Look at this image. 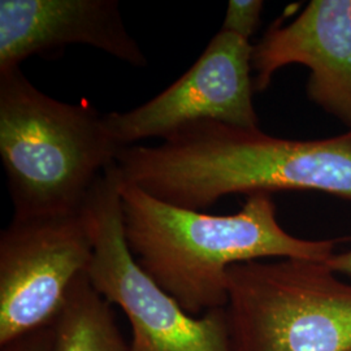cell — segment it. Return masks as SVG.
<instances>
[{
  "label": "cell",
  "mask_w": 351,
  "mask_h": 351,
  "mask_svg": "<svg viewBox=\"0 0 351 351\" xmlns=\"http://www.w3.org/2000/svg\"><path fill=\"white\" fill-rule=\"evenodd\" d=\"M121 181L176 207L201 211L232 194L313 190L351 201V130L284 139L216 121L182 126L159 146L123 147Z\"/></svg>",
  "instance_id": "6da1fadb"
},
{
  "label": "cell",
  "mask_w": 351,
  "mask_h": 351,
  "mask_svg": "<svg viewBox=\"0 0 351 351\" xmlns=\"http://www.w3.org/2000/svg\"><path fill=\"white\" fill-rule=\"evenodd\" d=\"M121 204L136 261L193 316L226 307L232 265L268 258L326 263L337 242L291 236L264 193L249 195L239 213L213 216L168 204L121 181Z\"/></svg>",
  "instance_id": "7a4b0ae2"
},
{
  "label": "cell",
  "mask_w": 351,
  "mask_h": 351,
  "mask_svg": "<svg viewBox=\"0 0 351 351\" xmlns=\"http://www.w3.org/2000/svg\"><path fill=\"white\" fill-rule=\"evenodd\" d=\"M120 150L88 101L53 99L20 68L0 73V158L14 219L81 213Z\"/></svg>",
  "instance_id": "3957f363"
},
{
  "label": "cell",
  "mask_w": 351,
  "mask_h": 351,
  "mask_svg": "<svg viewBox=\"0 0 351 351\" xmlns=\"http://www.w3.org/2000/svg\"><path fill=\"white\" fill-rule=\"evenodd\" d=\"M226 276L230 351H351V285L326 263L259 261Z\"/></svg>",
  "instance_id": "277c9868"
},
{
  "label": "cell",
  "mask_w": 351,
  "mask_h": 351,
  "mask_svg": "<svg viewBox=\"0 0 351 351\" xmlns=\"http://www.w3.org/2000/svg\"><path fill=\"white\" fill-rule=\"evenodd\" d=\"M93 239L90 282L132 326L130 351H230L224 308L188 314L136 261L128 246L116 163L95 182L84 206Z\"/></svg>",
  "instance_id": "5b68a950"
},
{
  "label": "cell",
  "mask_w": 351,
  "mask_h": 351,
  "mask_svg": "<svg viewBox=\"0 0 351 351\" xmlns=\"http://www.w3.org/2000/svg\"><path fill=\"white\" fill-rule=\"evenodd\" d=\"M93 239L82 211L14 219L0 234V346L46 328L88 272Z\"/></svg>",
  "instance_id": "8992f818"
},
{
  "label": "cell",
  "mask_w": 351,
  "mask_h": 351,
  "mask_svg": "<svg viewBox=\"0 0 351 351\" xmlns=\"http://www.w3.org/2000/svg\"><path fill=\"white\" fill-rule=\"evenodd\" d=\"M252 51L250 40L220 30L171 86L137 108L106 114L114 142L123 149L143 139H164L201 121L259 128L252 103Z\"/></svg>",
  "instance_id": "52a82bcc"
},
{
  "label": "cell",
  "mask_w": 351,
  "mask_h": 351,
  "mask_svg": "<svg viewBox=\"0 0 351 351\" xmlns=\"http://www.w3.org/2000/svg\"><path fill=\"white\" fill-rule=\"evenodd\" d=\"M290 64L310 69V101L351 130V0H313L288 25L271 26L252 51L255 91Z\"/></svg>",
  "instance_id": "ba28073f"
},
{
  "label": "cell",
  "mask_w": 351,
  "mask_h": 351,
  "mask_svg": "<svg viewBox=\"0 0 351 351\" xmlns=\"http://www.w3.org/2000/svg\"><path fill=\"white\" fill-rule=\"evenodd\" d=\"M69 45L91 46L137 68L147 65L116 0H0V73Z\"/></svg>",
  "instance_id": "9c48e42d"
},
{
  "label": "cell",
  "mask_w": 351,
  "mask_h": 351,
  "mask_svg": "<svg viewBox=\"0 0 351 351\" xmlns=\"http://www.w3.org/2000/svg\"><path fill=\"white\" fill-rule=\"evenodd\" d=\"M52 330L51 351H130L114 323L110 303L86 274L69 289Z\"/></svg>",
  "instance_id": "30bf717a"
},
{
  "label": "cell",
  "mask_w": 351,
  "mask_h": 351,
  "mask_svg": "<svg viewBox=\"0 0 351 351\" xmlns=\"http://www.w3.org/2000/svg\"><path fill=\"white\" fill-rule=\"evenodd\" d=\"M263 8L262 0H230L221 32L250 40L261 25Z\"/></svg>",
  "instance_id": "8fae6325"
},
{
  "label": "cell",
  "mask_w": 351,
  "mask_h": 351,
  "mask_svg": "<svg viewBox=\"0 0 351 351\" xmlns=\"http://www.w3.org/2000/svg\"><path fill=\"white\" fill-rule=\"evenodd\" d=\"M53 339L52 324L36 332H32L24 337L14 339L11 343L1 348V351H51Z\"/></svg>",
  "instance_id": "7c38bea8"
},
{
  "label": "cell",
  "mask_w": 351,
  "mask_h": 351,
  "mask_svg": "<svg viewBox=\"0 0 351 351\" xmlns=\"http://www.w3.org/2000/svg\"><path fill=\"white\" fill-rule=\"evenodd\" d=\"M326 264L337 275L351 276V251L342 252V254H333L326 261Z\"/></svg>",
  "instance_id": "4fadbf2b"
}]
</instances>
